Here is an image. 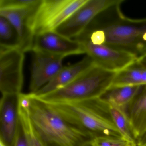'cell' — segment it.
<instances>
[{"label": "cell", "instance_id": "obj_1", "mask_svg": "<svg viewBox=\"0 0 146 146\" xmlns=\"http://www.w3.org/2000/svg\"><path fill=\"white\" fill-rule=\"evenodd\" d=\"M123 0L98 14L88 26L97 35L100 45L135 55L146 54V18L131 19L123 14Z\"/></svg>", "mask_w": 146, "mask_h": 146}, {"label": "cell", "instance_id": "obj_2", "mask_svg": "<svg viewBox=\"0 0 146 146\" xmlns=\"http://www.w3.org/2000/svg\"><path fill=\"white\" fill-rule=\"evenodd\" d=\"M28 114L32 126L46 146H80L93 140L68 123L48 103L28 94Z\"/></svg>", "mask_w": 146, "mask_h": 146}, {"label": "cell", "instance_id": "obj_3", "mask_svg": "<svg viewBox=\"0 0 146 146\" xmlns=\"http://www.w3.org/2000/svg\"><path fill=\"white\" fill-rule=\"evenodd\" d=\"M48 103L68 123L93 139L100 137H123L110 117L93 99L76 102Z\"/></svg>", "mask_w": 146, "mask_h": 146}, {"label": "cell", "instance_id": "obj_4", "mask_svg": "<svg viewBox=\"0 0 146 146\" xmlns=\"http://www.w3.org/2000/svg\"><path fill=\"white\" fill-rule=\"evenodd\" d=\"M117 72L94 64L67 85L42 95H35L49 103L76 102L99 98L111 85Z\"/></svg>", "mask_w": 146, "mask_h": 146}, {"label": "cell", "instance_id": "obj_5", "mask_svg": "<svg viewBox=\"0 0 146 146\" xmlns=\"http://www.w3.org/2000/svg\"><path fill=\"white\" fill-rule=\"evenodd\" d=\"M87 1L41 0L31 19V28L34 36L54 31Z\"/></svg>", "mask_w": 146, "mask_h": 146}, {"label": "cell", "instance_id": "obj_6", "mask_svg": "<svg viewBox=\"0 0 146 146\" xmlns=\"http://www.w3.org/2000/svg\"><path fill=\"white\" fill-rule=\"evenodd\" d=\"M24 53L19 48L0 47V90L2 95L21 94Z\"/></svg>", "mask_w": 146, "mask_h": 146}, {"label": "cell", "instance_id": "obj_7", "mask_svg": "<svg viewBox=\"0 0 146 146\" xmlns=\"http://www.w3.org/2000/svg\"><path fill=\"white\" fill-rule=\"evenodd\" d=\"M120 0H87L69 18L56 29L55 32L72 39L81 35L101 13Z\"/></svg>", "mask_w": 146, "mask_h": 146}, {"label": "cell", "instance_id": "obj_8", "mask_svg": "<svg viewBox=\"0 0 146 146\" xmlns=\"http://www.w3.org/2000/svg\"><path fill=\"white\" fill-rule=\"evenodd\" d=\"M31 52L63 58L69 55L85 53L84 48L81 42L64 37L54 31L35 35Z\"/></svg>", "mask_w": 146, "mask_h": 146}, {"label": "cell", "instance_id": "obj_9", "mask_svg": "<svg viewBox=\"0 0 146 146\" xmlns=\"http://www.w3.org/2000/svg\"><path fill=\"white\" fill-rule=\"evenodd\" d=\"M76 40L82 44L85 53L93 59L96 64L109 71L118 72L137 59L133 54L106 45L94 44L87 40Z\"/></svg>", "mask_w": 146, "mask_h": 146}, {"label": "cell", "instance_id": "obj_10", "mask_svg": "<svg viewBox=\"0 0 146 146\" xmlns=\"http://www.w3.org/2000/svg\"><path fill=\"white\" fill-rule=\"evenodd\" d=\"M20 94L2 95L1 100L0 142L5 146H14L19 123Z\"/></svg>", "mask_w": 146, "mask_h": 146}, {"label": "cell", "instance_id": "obj_11", "mask_svg": "<svg viewBox=\"0 0 146 146\" xmlns=\"http://www.w3.org/2000/svg\"><path fill=\"white\" fill-rule=\"evenodd\" d=\"M40 1L37 0L33 5L25 7L0 9L1 16L7 19L16 30L20 48L24 52H31L34 35L31 28V19Z\"/></svg>", "mask_w": 146, "mask_h": 146}, {"label": "cell", "instance_id": "obj_12", "mask_svg": "<svg viewBox=\"0 0 146 146\" xmlns=\"http://www.w3.org/2000/svg\"><path fill=\"white\" fill-rule=\"evenodd\" d=\"M63 58L39 52H33L31 64V93H36L48 83L62 69Z\"/></svg>", "mask_w": 146, "mask_h": 146}, {"label": "cell", "instance_id": "obj_13", "mask_svg": "<svg viewBox=\"0 0 146 146\" xmlns=\"http://www.w3.org/2000/svg\"><path fill=\"white\" fill-rule=\"evenodd\" d=\"M94 64L93 59L87 55L76 64L64 66L51 81L34 94L39 96L62 88L71 82Z\"/></svg>", "mask_w": 146, "mask_h": 146}, {"label": "cell", "instance_id": "obj_14", "mask_svg": "<svg viewBox=\"0 0 146 146\" xmlns=\"http://www.w3.org/2000/svg\"><path fill=\"white\" fill-rule=\"evenodd\" d=\"M125 112L137 139L146 130V85L142 86Z\"/></svg>", "mask_w": 146, "mask_h": 146}, {"label": "cell", "instance_id": "obj_15", "mask_svg": "<svg viewBox=\"0 0 146 146\" xmlns=\"http://www.w3.org/2000/svg\"><path fill=\"white\" fill-rule=\"evenodd\" d=\"M96 105L110 117L125 139L137 144L136 137L125 111L100 98L94 99Z\"/></svg>", "mask_w": 146, "mask_h": 146}, {"label": "cell", "instance_id": "obj_16", "mask_svg": "<svg viewBox=\"0 0 146 146\" xmlns=\"http://www.w3.org/2000/svg\"><path fill=\"white\" fill-rule=\"evenodd\" d=\"M142 86H110L99 98L125 111Z\"/></svg>", "mask_w": 146, "mask_h": 146}, {"label": "cell", "instance_id": "obj_17", "mask_svg": "<svg viewBox=\"0 0 146 146\" xmlns=\"http://www.w3.org/2000/svg\"><path fill=\"white\" fill-rule=\"evenodd\" d=\"M146 85V66L135 61L117 72L111 86H142Z\"/></svg>", "mask_w": 146, "mask_h": 146}, {"label": "cell", "instance_id": "obj_18", "mask_svg": "<svg viewBox=\"0 0 146 146\" xmlns=\"http://www.w3.org/2000/svg\"><path fill=\"white\" fill-rule=\"evenodd\" d=\"M0 47L20 48L18 35L11 24L4 17H0Z\"/></svg>", "mask_w": 146, "mask_h": 146}, {"label": "cell", "instance_id": "obj_19", "mask_svg": "<svg viewBox=\"0 0 146 146\" xmlns=\"http://www.w3.org/2000/svg\"><path fill=\"white\" fill-rule=\"evenodd\" d=\"M28 102L25 99L19 100V114L23 120L28 131L31 146H46L32 126L28 112Z\"/></svg>", "mask_w": 146, "mask_h": 146}, {"label": "cell", "instance_id": "obj_20", "mask_svg": "<svg viewBox=\"0 0 146 146\" xmlns=\"http://www.w3.org/2000/svg\"><path fill=\"white\" fill-rule=\"evenodd\" d=\"M94 146H137L135 143L123 137H100L93 140Z\"/></svg>", "mask_w": 146, "mask_h": 146}, {"label": "cell", "instance_id": "obj_21", "mask_svg": "<svg viewBox=\"0 0 146 146\" xmlns=\"http://www.w3.org/2000/svg\"><path fill=\"white\" fill-rule=\"evenodd\" d=\"M14 146H31L25 124L20 115L18 128Z\"/></svg>", "mask_w": 146, "mask_h": 146}, {"label": "cell", "instance_id": "obj_22", "mask_svg": "<svg viewBox=\"0 0 146 146\" xmlns=\"http://www.w3.org/2000/svg\"><path fill=\"white\" fill-rule=\"evenodd\" d=\"M36 1L37 0H0V9L25 7Z\"/></svg>", "mask_w": 146, "mask_h": 146}, {"label": "cell", "instance_id": "obj_23", "mask_svg": "<svg viewBox=\"0 0 146 146\" xmlns=\"http://www.w3.org/2000/svg\"><path fill=\"white\" fill-rule=\"evenodd\" d=\"M137 146H146V130L137 138Z\"/></svg>", "mask_w": 146, "mask_h": 146}, {"label": "cell", "instance_id": "obj_24", "mask_svg": "<svg viewBox=\"0 0 146 146\" xmlns=\"http://www.w3.org/2000/svg\"><path fill=\"white\" fill-rule=\"evenodd\" d=\"M137 61H139L140 63H141L143 64L146 66V54L141 58H139L137 59Z\"/></svg>", "mask_w": 146, "mask_h": 146}, {"label": "cell", "instance_id": "obj_25", "mask_svg": "<svg viewBox=\"0 0 146 146\" xmlns=\"http://www.w3.org/2000/svg\"><path fill=\"white\" fill-rule=\"evenodd\" d=\"M93 140L87 142L80 146H94V143H93Z\"/></svg>", "mask_w": 146, "mask_h": 146}, {"label": "cell", "instance_id": "obj_26", "mask_svg": "<svg viewBox=\"0 0 146 146\" xmlns=\"http://www.w3.org/2000/svg\"><path fill=\"white\" fill-rule=\"evenodd\" d=\"M0 146H5V145H4V144H3V143H2L1 142H0Z\"/></svg>", "mask_w": 146, "mask_h": 146}]
</instances>
